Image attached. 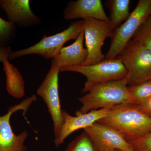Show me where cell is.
<instances>
[{
  "mask_svg": "<svg viewBox=\"0 0 151 151\" xmlns=\"http://www.w3.org/2000/svg\"><path fill=\"white\" fill-rule=\"evenodd\" d=\"M99 151H134L132 146L118 131L99 122L84 129Z\"/></svg>",
  "mask_w": 151,
  "mask_h": 151,
  "instance_id": "30bf717a",
  "label": "cell"
},
{
  "mask_svg": "<svg viewBox=\"0 0 151 151\" xmlns=\"http://www.w3.org/2000/svg\"><path fill=\"white\" fill-rule=\"evenodd\" d=\"M136 105L143 113L151 117V97L139 101Z\"/></svg>",
  "mask_w": 151,
  "mask_h": 151,
  "instance_id": "7402d4cb",
  "label": "cell"
},
{
  "mask_svg": "<svg viewBox=\"0 0 151 151\" xmlns=\"http://www.w3.org/2000/svg\"><path fill=\"white\" fill-rule=\"evenodd\" d=\"M6 76V86L9 94L15 98L24 96V81L16 67L6 58L3 63Z\"/></svg>",
  "mask_w": 151,
  "mask_h": 151,
  "instance_id": "9a60e30c",
  "label": "cell"
},
{
  "mask_svg": "<svg viewBox=\"0 0 151 151\" xmlns=\"http://www.w3.org/2000/svg\"><path fill=\"white\" fill-rule=\"evenodd\" d=\"M117 151L115 150V151Z\"/></svg>",
  "mask_w": 151,
  "mask_h": 151,
  "instance_id": "cb8c5ba5",
  "label": "cell"
},
{
  "mask_svg": "<svg viewBox=\"0 0 151 151\" xmlns=\"http://www.w3.org/2000/svg\"><path fill=\"white\" fill-rule=\"evenodd\" d=\"M151 15V0H140L128 19L113 30L105 59L117 58L139 28Z\"/></svg>",
  "mask_w": 151,
  "mask_h": 151,
  "instance_id": "8992f818",
  "label": "cell"
},
{
  "mask_svg": "<svg viewBox=\"0 0 151 151\" xmlns=\"http://www.w3.org/2000/svg\"><path fill=\"white\" fill-rule=\"evenodd\" d=\"M83 20V30L88 56L82 65L95 64L105 60L102 49L106 38L111 37L114 28L111 23L92 18Z\"/></svg>",
  "mask_w": 151,
  "mask_h": 151,
  "instance_id": "52a82bcc",
  "label": "cell"
},
{
  "mask_svg": "<svg viewBox=\"0 0 151 151\" xmlns=\"http://www.w3.org/2000/svg\"><path fill=\"white\" fill-rule=\"evenodd\" d=\"M117 151H119V150H117Z\"/></svg>",
  "mask_w": 151,
  "mask_h": 151,
  "instance_id": "d4e9b609",
  "label": "cell"
},
{
  "mask_svg": "<svg viewBox=\"0 0 151 151\" xmlns=\"http://www.w3.org/2000/svg\"><path fill=\"white\" fill-rule=\"evenodd\" d=\"M130 0L109 1L111 17L109 18L114 29L119 27L129 16Z\"/></svg>",
  "mask_w": 151,
  "mask_h": 151,
  "instance_id": "2e32d148",
  "label": "cell"
},
{
  "mask_svg": "<svg viewBox=\"0 0 151 151\" xmlns=\"http://www.w3.org/2000/svg\"><path fill=\"white\" fill-rule=\"evenodd\" d=\"M134 104L151 97V80L136 86H128Z\"/></svg>",
  "mask_w": 151,
  "mask_h": 151,
  "instance_id": "ffe728a7",
  "label": "cell"
},
{
  "mask_svg": "<svg viewBox=\"0 0 151 151\" xmlns=\"http://www.w3.org/2000/svg\"><path fill=\"white\" fill-rule=\"evenodd\" d=\"M37 100L35 95L25 99L20 103L11 106L5 115L0 116V151H27L25 141L28 133L23 131L19 135L14 133L10 124L11 116L17 111H22L26 114L31 105Z\"/></svg>",
  "mask_w": 151,
  "mask_h": 151,
  "instance_id": "9c48e42d",
  "label": "cell"
},
{
  "mask_svg": "<svg viewBox=\"0 0 151 151\" xmlns=\"http://www.w3.org/2000/svg\"><path fill=\"white\" fill-rule=\"evenodd\" d=\"M151 51V16L147 18L132 38Z\"/></svg>",
  "mask_w": 151,
  "mask_h": 151,
  "instance_id": "ac0fdd59",
  "label": "cell"
},
{
  "mask_svg": "<svg viewBox=\"0 0 151 151\" xmlns=\"http://www.w3.org/2000/svg\"><path fill=\"white\" fill-rule=\"evenodd\" d=\"M60 69V67L52 60L50 69L37 90V94L43 99L48 108L53 122L55 138L58 137L63 122L58 92Z\"/></svg>",
  "mask_w": 151,
  "mask_h": 151,
  "instance_id": "ba28073f",
  "label": "cell"
},
{
  "mask_svg": "<svg viewBox=\"0 0 151 151\" xmlns=\"http://www.w3.org/2000/svg\"><path fill=\"white\" fill-rule=\"evenodd\" d=\"M67 20L92 18L111 23L103 8L101 0H76L68 3L63 12Z\"/></svg>",
  "mask_w": 151,
  "mask_h": 151,
  "instance_id": "7c38bea8",
  "label": "cell"
},
{
  "mask_svg": "<svg viewBox=\"0 0 151 151\" xmlns=\"http://www.w3.org/2000/svg\"><path fill=\"white\" fill-rule=\"evenodd\" d=\"M150 16H151V15H150Z\"/></svg>",
  "mask_w": 151,
  "mask_h": 151,
  "instance_id": "4316f807",
  "label": "cell"
},
{
  "mask_svg": "<svg viewBox=\"0 0 151 151\" xmlns=\"http://www.w3.org/2000/svg\"><path fill=\"white\" fill-rule=\"evenodd\" d=\"M117 58L128 72V86H136L151 80V51L131 40Z\"/></svg>",
  "mask_w": 151,
  "mask_h": 151,
  "instance_id": "277c9868",
  "label": "cell"
},
{
  "mask_svg": "<svg viewBox=\"0 0 151 151\" xmlns=\"http://www.w3.org/2000/svg\"><path fill=\"white\" fill-rule=\"evenodd\" d=\"M60 72L72 71L83 74L86 78L82 93H86L92 87L108 81L121 80L127 77L128 72L122 60L118 58L105 59L88 65L65 66Z\"/></svg>",
  "mask_w": 151,
  "mask_h": 151,
  "instance_id": "3957f363",
  "label": "cell"
},
{
  "mask_svg": "<svg viewBox=\"0 0 151 151\" xmlns=\"http://www.w3.org/2000/svg\"><path fill=\"white\" fill-rule=\"evenodd\" d=\"M12 51L10 46L0 47V62L3 63L6 58H8L9 55Z\"/></svg>",
  "mask_w": 151,
  "mask_h": 151,
  "instance_id": "603a6c76",
  "label": "cell"
},
{
  "mask_svg": "<svg viewBox=\"0 0 151 151\" xmlns=\"http://www.w3.org/2000/svg\"><path fill=\"white\" fill-rule=\"evenodd\" d=\"M83 26V20H80L71 23L67 29L54 35L47 36L45 35L39 42L32 46L12 52L9 55V60L32 54L37 55L46 59H52L67 41L77 38Z\"/></svg>",
  "mask_w": 151,
  "mask_h": 151,
  "instance_id": "5b68a950",
  "label": "cell"
},
{
  "mask_svg": "<svg viewBox=\"0 0 151 151\" xmlns=\"http://www.w3.org/2000/svg\"><path fill=\"white\" fill-rule=\"evenodd\" d=\"M84 40L83 28L75 42L68 46L63 47L52 60L60 67L80 66L88 56V52L84 47Z\"/></svg>",
  "mask_w": 151,
  "mask_h": 151,
  "instance_id": "5bb4252c",
  "label": "cell"
},
{
  "mask_svg": "<svg viewBox=\"0 0 151 151\" xmlns=\"http://www.w3.org/2000/svg\"><path fill=\"white\" fill-rule=\"evenodd\" d=\"M116 151H117V150H116Z\"/></svg>",
  "mask_w": 151,
  "mask_h": 151,
  "instance_id": "484cf974",
  "label": "cell"
},
{
  "mask_svg": "<svg viewBox=\"0 0 151 151\" xmlns=\"http://www.w3.org/2000/svg\"><path fill=\"white\" fill-rule=\"evenodd\" d=\"M29 0H0V6L6 14L9 21L19 27L35 25L40 19L33 13Z\"/></svg>",
  "mask_w": 151,
  "mask_h": 151,
  "instance_id": "4fadbf2b",
  "label": "cell"
},
{
  "mask_svg": "<svg viewBox=\"0 0 151 151\" xmlns=\"http://www.w3.org/2000/svg\"><path fill=\"white\" fill-rule=\"evenodd\" d=\"M128 86L127 76L121 80L94 86L78 99L82 106L78 111L85 113L93 110L113 108L122 104H134Z\"/></svg>",
  "mask_w": 151,
  "mask_h": 151,
  "instance_id": "7a4b0ae2",
  "label": "cell"
},
{
  "mask_svg": "<svg viewBox=\"0 0 151 151\" xmlns=\"http://www.w3.org/2000/svg\"><path fill=\"white\" fill-rule=\"evenodd\" d=\"M16 26L12 23L0 17V47L9 46L15 37Z\"/></svg>",
  "mask_w": 151,
  "mask_h": 151,
  "instance_id": "d6986e66",
  "label": "cell"
},
{
  "mask_svg": "<svg viewBox=\"0 0 151 151\" xmlns=\"http://www.w3.org/2000/svg\"><path fill=\"white\" fill-rule=\"evenodd\" d=\"M65 151H99L90 136L85 131L72 141Z\"/></svg>",
  "mask_w": 151,
  "mask_h": 151,
  "instance_id": "e0dca14e",
  "label": "cell"
},
{
  "mask_svg": "<svg viewBox=\"0 0 151 151\" xmlns=\"http://www.w3.org/2000/svg\"><path fill=\"white\" fill-rule=\"evenodd\" d=\"M98 122L118 131L128 142L151 132V117L132 103L113 107L105 118Z\"/></svg>",
  "mask_w": 151,
  "mask_h": 151,
  "instance_id": "6da1fadb",
  "label": "cell"
},
{
  "mask_svg": "<svg viewBox=\"0 0 151 151\" xmlns=\"http://www.w3.org/2000/svg\"><path fill=\"white\" fill-rule=\"evenodd\" d=\"M112 108L93 110L88 113H82L76 111V116L70 115L63 111V124L58 137L55 138L54 143L57 147L64 142L66 138L75 131L90 127L99 120L105 118Z\"/></svg>",
  "mask_w": 151,
  "mask_h": 151,
  "instance_id": "8fae6325",
  "label": "cell"
},
{
  "mask_svg": "<svg viewBox=\"0 0 151 151\" xmlns=\"http://www.w3.org/2000/svg\"><path fill=\"white\" fill-rule=\"evenodd\" d=\"M128 142L134 151H151V132Z\"/></svg>",
  "mask_w": 151,
  "mask_h": 151,
  "instance_id": "44dd1931",
  "label": "cell"
}]
</instances>
